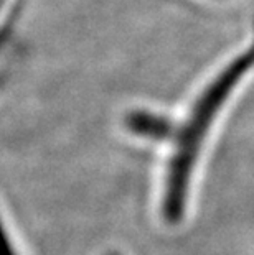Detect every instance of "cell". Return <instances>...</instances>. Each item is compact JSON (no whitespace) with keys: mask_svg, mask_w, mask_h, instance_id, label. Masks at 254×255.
Here are the masks:
<instances>
[{"mask_svg":"<svg viewBox=\"0 0 254 255\" xmlns=\"http://www.w3.org/2000/svg\"><path fill=\"white\" fill-rule=\"evenodd\" d=\"M254 68V45L235 58L210 83L195 101L187 121L175 135V145L167 166L164 188V214L167 219L178 221L185 209V199L192 171L216 116L223 109L233 91L248 71Z\"/></svg>","mask_w":254,"mask_h":255,"instance_id":"6da1fadb","label":"cell"},{"mask_svg":"<svg viewBox=\"0 0 254 255\" xmlns=\"http://www.w3.org/2000/svg\"><path fill=\"white\" fill-rule=\"evenodd\" d=\"M126 127L137 137L149 140H165L172 137L174 124L170 122V119L159 116V114L149 111H136L126 117Z\"/></svg>","mask_w":254,"mask_h":255,"instance_id":"7a4b0ae2","label":"cell"}]
</instances>
